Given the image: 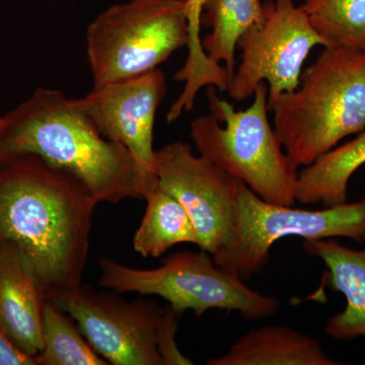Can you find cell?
Returning <instances> with one entry per match:
<instances>
[{
  "label": "cell",
  "mask_w": 365,
  "mask_h": 365,
  "mask_svg": "<svg viewBox=\"0 0 365 365\" xmlns=\"http://www.w3.org/2000/svg\"><path fill=\"white\" fill-rule=\"evenodd\" d=\"M98 203L66 170L32 155L0 157V241L25 257L46 299L81 287Z\"/></svg>",
  "instance_id": "cell-1"
},
{
  "label": "cell",
  "mask_w": 365,
  "mask_h": 365,
  "mask_svg": "<svg viewBox=\"0 0 365 365\" xmlns=\"http://www.w3.org/2000/svg\"><path fill=\"white\" fill-rule=\"evenodd\" d=\"M21 155L71 173L98 202L144 200L158 187V182L144 176L124 146L101 134L74 98L52 88H37L4 115L0 157Z\"/></svg>",
  "instance_id": "cell-2"
},
{
  "label": "cell",
  "mask_w": 365,
  "mask_h": 365,
  "mask_svg": "<svg viewBox=\"0 0 365 365\" xmlns=\"http://www.w3.org/2000/svg\"><path fill=\"white\" fill-rule=\"evenodd\" d=\"M274 130L297 168L365 130V50L324 47L294 91L268 100Z\"/></svg>",
  "instance_id": "cell-3"
},
{
  "label": "cell",
  "mask_w": 365,
  "mask_h": 365,
  "mask_svg": "<svg viewBox=\"0 0 365 365\" xmlns=\"http://www.w3.org/2000/svg\"><path fill=\"white\" fill-rule=\"evenodd\" d=\"M210 114L196 118L190 136L198 155L244 182L263 200L292 206L299 168L288 158L268 119V86L261 83L248 109L218 97L208 86Z\"/></svg>",
  "instance_id": "cell-4"
},
{
  "label": "cell",
  "mask_w": 365,
  "mask_h": 365,
  "mask_svg": "<svg viewBox=\"0 0 365 365\" xmlns=\"http://www.w3.org/2000/svg\"><path fill=\"white\" fill-rule=\"evenodd\" d=\"M100 267L103 288L162 297L179 314L191 309L200 318L208 309H218L262 319L280 307L275 297L252 289L241 278L216 265L207 252L173 254L155 269L128 267L103 257Z\"/></svg>",
  "instance_id": "cell-5"
},
{
  "label": "cell",
  "mask_w": 365,
  "mask_h": 365,
  "mask_svg": "<svg viewBox=\"0 0 365 365\" xmlns=\"http://www.w3.org/2000/svg\"><path fill=\"white\" fill-rule=\"evenodd\" d=\"M93 86L140 76L187 46L186 0H129L98 14L86 29Z\"/></svg>",
  "instance_id": "cell-6"
},
{
  "label": "cell",
  "mask_w": 365,
  "mask_h": 365,
  "mask_svg": "<svg viewBox=\"0 0 365 365\" xmlns=\"http://www.w3.org/2000/svg\"><path fill=\"white\" fill-rule=\"evenodd\" d=\"M294 235L304 241L334 237L365 241V197L354 203L307 210L269 203L240 181L232 239L213 260L246 282L267 265L276 242Z\"/></svg>",
  "instance_id": "cell-7"
},
{
  "label": "cell",
  "mask_w": 365,
  "mask_h": 365,
  "mask_svg": "<svg viewBox=\"0 0 365 365\" xmlns=\"http://www.w3.org/2000/svg\"><path fill=\"white\" fill-rule=\"evenodd\" d=\"M314 46L327 47L302 6L294 0H267L258 23L237 41L241 63L227 91L237 102L254 95L261 83H268V100L294 91L300 83L302 66Z\"/></svg>",
  "instance_id": "cell-8"
},
{
  "label": "cell",
  "mask_w": 365,
  "mask_h": 365,
  "mask_svg": "<svg viewBox=\"0 0 365 365\" xmlns=\"http://www.w3.org/2000/svg\"><path fill=\"white\" fill-rule=\"evenodd\" d=\"M48 300L74 319L91 347L108 364L163 365L158 338L165 309L155 302H127L81 285Z\"/></svg>",
  "instance_id": "cell-9"
},
{
  "label": "cell",
  "mask_w": 365,
  "mask_h": 365,
  "mask_svg": "<svg viewBox=\"0 0 365 365\" xmlns=\"http://www.w3.org/2000/svg\"><path fill=\"white\" fill-rule=\"evenodd\" d=\"M155 162L158 187L186 209L196 228L197 246L213 258L232 239L241 180L196 155L182 141L155 150Z\"/></svg>",
  "instance_id": "cell-10"
},
{
  "label": "cell",
  "mask_w": 365,
  "mask_h": 365,
  "mask_svg": "<svg viewBox=\"0 0 365 365\" xmlns=\"http://www.w3.org/2000/svg\"><path fill=\"white\" fill-rule=\"evenodd\" d=\"M167 91L165 73L153 69L140 76L93 86L74 98L103 136L124 146L144 176L158 182L153 130L158 106Z\"/></svg>",
  "instance_id": "cell-11"
},
{
  "label": "cell",
  "mask_w": 365,
  "mask_h": 365,
  "mask_svg": "<svg viewBox=\"0 0 365 365\" xmlns=\"http://www.w3.org/2000/svg\"><path fill=\"white\" fill-rule=\"evenodd\" d=\"M45 297L30 264L16 246L0 241V329L35 359L42 351Z\"/></svg>",
  "instance_id": "cell-12"
},
{
  "label": "cell",
  "mask_w": 365,
  "mask_h": 365,
  "mask_svg": "<svg viewBox=\"0 0 365 365\" xmlns=\"http://www.w3.org/2000/svg\"><path fill=\"white\" fill-rule=\"evenodd\" d=\"M302 246L325 263L324 285L346 297L344 311L329 319L325 332L338 340L365 336V249H349L334 239L304 241Z\"/></svg>",
  "instance_id": "cell-13"
},
{
  "label": "cell",
  "mask_w": 365,
  "mask_h": 365,
  "mask_svg": "<svg viewBox=\"0 0 365 365\" xmlns=\"http://www.w3.org/2000/svg\"><path fill=\"white\" fill-rule=\"evenodd\" d=\"M208 365H336L321 343L287 326H265L249 331L222 356Z\"/></svg>",
  "instance_id": "cell-14"
},
{
  "label": "cell",
  "mask_w": 365,
  "mask_h": 365,
  "mask_svg": "<svg viewBox=\"0 0 365 365\" xmlns=\"http://www.w3.org/2000/svg\"><path fill=\"white\" fill-rule=\"evenodd\" d=\"M364 163L365 130L302 168L297 178V201L325 207L347 202L348 182Z\"/></svg>",
  "instance_id": "cell-15"
},
{
  "label": "cell",
  "mask_w": 365,
  "mask_h": 365,
  "mask_svg": "<svg viewBox=\"0 0 365 365\" xmlns=\"http://www.w3.org/2000/svg\"><path fill=\"white\" fill-rule=\"evenodd\" d=\"M144 200L145 213L133 237L137 253L144 258H158L176 245H197L193 222L176 198L157 187Z\"/></svg>",
  "instance_id": "cell-16"
},
{
  "label": "cell",
  "mask_w": 365,
  "mask_h": 365,
  "mask_svg": "<svg viewBox=\"0 0 365 365\" xmlns=\"http://www.w3.org/2000/svg\"><path fill=\"white\" fill-rule=\"evenodd\" d=\"M262 16L261 0H206L204 4L201 26L210 32L202 39V47L209 58L225 64L230 83L235 71L237 41Z\"/></svg>",
  "instance_id": "cell-17"
},
{
  "label": "cell",
  "mask_w": 365,
  "mask_h": 365,
  "mask_svg": "<svg viewBox=\"0 0 365 365\" xmlns=\"http://www.w3.org/2000/svg\"><path fill=\"white\" fill-rule=\"evenodd\" d=\"M42 351L37 365H107L91 347L74 319L51 300L43 307Z\"/></svg>",
  "instance_id": "cell-18"
},
{
  "label": "cell",
  "mask_w": 365,
  "mask_h": 365,
  "mask_svg": "<svg viewBox=\"0 0 365 365\" xmlns=\"http://www.w3.org/2000/svg\"><path fill=\"white\" fill-rule=\"evenodd\" d=\"M302 6L327 47L365 50V0H304Z\"/></svg>",
  "instance_id": "cell-19"
},
{
  "label": "cell",
  "mask_w": 365,
  "mask_h": 365,
  "mask_svg": "<svg viewBox=\"0 0 365 365\" xmlns=\"http://www.w3.org/2000/svg\"><path fill=\"white\" fill-rule=\"evenodd\" d=\"M206 0H186L187 24H188V43H187L185 66L191 71H199L206 68L210 58L204 51L202 39L200 37L201 18Z\"/></svg>",
  "instance_id": "cell-20"
},
{
  "label": "cell",
  "mask_w": 365,
  "mask_h": 365,
  "mask_svg": "<svg viewBox=\"0 0 365 365\" xmlns=\"http://www.w3.org/2000/svg\"><path fill=\"white\" fill-rule=\"evenodd\" d=\"M178 316L172 307L163 312L158 328V351L163 365H191L193 361L182 354L178 347L176 333L178 330Z\"/></svg>",
  "instance_id": "cell-21"
},
{
  "label": "cell",
  "mask_w": 365,
  "mask_h": 365,
  "mask_svg": "<svg viewBox=\"0 0 365 365\" xmlns=\"http://www.w3.org/2000/svg\"><path fill=\"white\" fill-rule=\"evenodd\" d=\"M0 365H37L35 359L19 349L0 329Z\"/></svg>",
  "instance_id": "cell-22"
},
{
  "label": "cell",
  "mask_w": 365,
  "mask_h": 365,
  "mask_svg": "<svg viewBox=\"0 0 365 365\" xmlns=\"http://www.w3.org/2000/svg\"><path fill=\"white\" fill-rule=\"evenodd\" d=\"M2 124H4V115L0 113V128H1Z\"/></svg>",
  "instance_id": "cell-23"
}]
</instances>
